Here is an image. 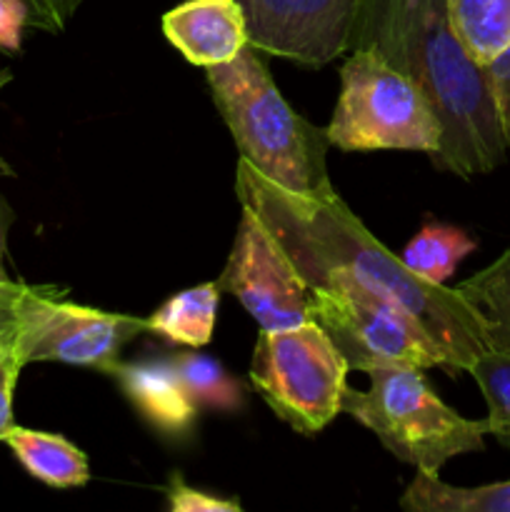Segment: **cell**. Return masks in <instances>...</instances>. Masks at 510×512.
Here are the masks:
<instances>
[{"label":"cell","mask_w":510,"mask_h":512,"mask_svg":"<svg viewBox=\"0 0 510 512\" xmlns=\"http://www.w3.org/2000/svg\"><path fill=\"white\" fill-rule=\"evenodd\" d=\"M235 195L278 240L308 290L343 288L403 310L440 345L453 373H468L488 353L483 325L458 290L428 283L405 268L338 193H293L240 158Z\"/></svg>","instance_id":"1"},{"label":"cell","mask_w":510,"mask_h":512,"mask_svg":"<svg viewBox=\"0 0 510 512\" xmlns=\"http://www.w3.org/2000/svg\"><path fill=\"white\" fill-rule=\"evenodd\" d=\"M355 48L383 53L425 90L443 125L435 168L470 180L503 163L508 143L488 73L455 35L445 0H360Z\"/></svg>","instance_id":"2"},{"label":"cell","mask_w":510,"mask_h":512,"mask_svg":"<svg viewBox=\"0 0 510 512\" xmlns=\"http://www.w3.org/2000/svg\"><path fill=\"white\" fill-rule=\"evenodd\" d=\"M205 78L240 158L293 193H335L325 160L330 148L325 128H315L290 108L253 45L228 63L205 68Z\"/></svg>","instance_id":"3"},{"label":"cell","mask_w":510,"mask_h":512,"mask_svg":"<svg viewBox=\"0 0 510 512\" xmlns=\"http://www.w3.org/2000/svg\"><path fill=\"white\" fill-rule=\"evenodd\" d=\"M370 388H345L343 413L375 433L390 455L440 473L458 455L485 448L488 420H470L440 400L423 368H375Z\"/></svg>","instance_id":"4"},{"label":"cell","mask_w":510,"mask_h":512,"mask_svg":"<svg viewBox=\"0 0 510 512\" xmlns=\"http://www.w3.org/2000/svg\"><path fill=\"white\" fill-rule=\"evenodd\" d=\"M325 135L345 153L413 150L435 158L443 125L408 73L378 50L355 48L340 68V98Z\"/></svg>","instance_id":"5"},{"label":"cell","mask_w":510,"mask_h":512,"mask_svg":"<svg viewBox=\"0 0 510 512\" xmlns=\"http://www.w3.org/2000/svg\"><path fill=\"white\" fill-rule=\"evenodd\" d=\"M140 333H145V318L85 308L55 290L23 283H15L0 313V338L23 365L65 363L110 375L125 345Z\"/></svg>","instance_id":"6"},{"label":"cell","mask_w":510,"mask_h":512,"mask_svg":"<svg viewBox=\"0 0 510 512\" xmlns=\"http://www.w3.org/2000/svg\"><path fill=\"white\" fill-rule=\"evenodd\" d=\"M348 360L313 320L288 330H260L250 383L280 420L315 435L343 413Z\"/></svg>","instance_id":"7"},{"label":"cell","mask_w":510,"mask_h":512,"mask_svg":"<svg viewBox=\"0 0 510 512\" xmlns=\"http://www.w3.org/2000/svg\"><path fill=\"white\" fill-rule=\"evenodd\" d=\"M308 313L348 360L350 370L448 368V358L423 325L383 300L343 288L310 290Z\"/></svg>","instance_id":"8"},{"label":"cell","mask_w":510,"mask_h":512,"mask_svg":"<svg viewBox=\"0 0 510 512\" xmlns=\"http://www.w3.org/2000/svg\"><path fill=\"white\" fill-rule=\"evenodd\" d=\"M215 283L243 305L260 330H288L310 320L308 285L248 208L240 213L228 263Z\"/></svg>","instance_id":"9"},{"label":"cell","mask_w":510,"mask_h":512,"mask_svg":"<svg viewBox=\"0 0 510 512\" xmlns=\"http://www.w3.org/2000/svg\"><path fill=\"white\" fill-rule=\"evenodd\" d=\"M258 53L320 68L350 50L360 0H238Z\"/></svg>","instance_id":"10"},{"label":"cell","mask_w":510,"mask_h":512,"mask_svg":"<svg viewBox=\"0 0 510 512\" xmlns=\"http://www.w3.org/2000/svg\"><path fill=\"white\" fill-rule=\"evenodd\" d=\"M163 33L188 63L210 68L233 60L248 43L238 0H185L163 15Z\"/></svg>","instance_id":"11"},{"label":"cell","mask_w":510,"mask_h":512,"mask_svg":"<svg viewBox=\"0 0 510 512\" xmlns=\"http://www.w3.org/2000/svg\"><path fill=\"white\" fill-rule=\"evenodd\" d=\"M125 398L133 408L168 438H183L193 430L198 405L185 390L178 370L170 358L133 360L118 363L113 373Z\"/></svg>","instance_id":"12"},{"label":"cell","mask_w":510,"mask_h":512,"mask_svg":"<svg viewBox=\"0 0 510 512\" xmlns=\"http://www.w3.org/2000/svg\"><path fill=\"white\" fill-rule=\"evenodd\" d=\"M3 443L13 450L25 473L50 488H83L90 480L88 458L63 435L13 425Z\"/></svg>","instance_id":"13"},{"label":"cell","mask_w":510,"mask_h":512,"mask_svg":"<svg viewBox=\"0 0 510 512\" xmlns=\"http://www.w3.org/2000/svg\"><path fill=\"white\" fill-rule=\"evenodd\" d=\"M220 295L223 290L218 283H200L195 288L180 290L145 318V333L160 335L170 343L188 348H203L213 338Z\"/></svg>","instance_id":"14"},{"label":"cell","mask_w":510,"mask_h":512,"mask_svg":"<svg viewBox=\"0 0 510 512\" xmlns=\"http://www.w3.org/2000/svg\"><path fill=\"white\" fill-rule=\"evenodd\" d=\"M455 290L478 315L488 350L510 355V248Z\"/></svg>","instance_id":"15"},{"label":"cell","mask_w":510,"mask_h":512,"mask_svg":"<svg viewBox=\"0 0 510 512\" xmlns=\"http://www.w3.org/2000/svg\"><path fill=\"white\" fill-rule=\"evenodd\" d=\"M400 508L408 512H510V480L480 488H453L438 473L418 470L400 498Z\"/></svg>","instance_id":"16"},{"label":"cell","mask_w":510,"mask_h":512,"mask_svg":"<svg viewBox=\"0 0 510 512\" xmlns=\"http://www.w3.org/2000/svg\"><path fill=\"white\" fill-rule=\"evenodd\" d=\"M475 245L478 243H475L473 235L465 233L463 228L430 220L410 238L400 260L418 278L435 285H445V280L455 273V268L473 253Z\"/></svg>","instance_id":"17"},{"label":"cell","mask_w":510,"mask_h":512,"mask_svg":"<svg viewBox=\"0 0 510 512\" xmlns=\"http://www.w3.org/2000/svg\"><path fill=\"white\" fill-rule=\"evenodd\" d=\"M455 35L480 65L510 43V0H445Z\"/></svg>","instance_id":"18"},{"label":"cell","mask_w":510,"mask_h":512,"mask_svg":"<svg viewBox=\"0 0 510 512\" xmlns=\"http://www.w3.org/2000/svg\"><path fill=\"white\" fill-rule=\"evenodd\" d=\"M173 365L183 380L185 390L198 408L235 413L245 405V388L215 358L203 353L173 355Z\"/></svg>","instance_id":"19"},{"label":"cell","mask_w":510,"mask_h":512,"mask_svg":"<svg viewBox=\"0 0 510 512\" xmlns=\"http://www.w3.org/2000/svg\"><path fill=\"white\" fill-rule=\"evenodd\" d=\"M468 373L488 405V435L510 448V355L488 350L470 365Z\"/></svg>","instance_id":"20"},{"label":"cell","mask_w":510,"mask_h":512,"mask_svg":"<svg viewBox=\"0 0 510 512\" xmlns=\"http://www.w3.org/2000/svg\"><path fill=\"white\" fill-rule=\"evenodd\" d=\"M165 500L173 512H240L243 505L233 498H218L205 490H195L180 478V473H173L165 490Z\"/></svg>","instance_id":"21"},{"label":"cell","mask_w":510,"mask_h":512,"mask_svg":"<svg viewBox=\"0 0 510 512\" xmlns=\"http://www.w3.org/2000/svg\"><path fill=\"white\" fill-rule=\"evenodd\" d=\"M485 73H488L490 88H493L495 105H498L500 125H503L505 143L510 150V43L485 65Z\"/></svg>","instance_id":"22"},{"label":"cell","mask_w":510,"mask_h":512,"mask_svg":"<svg viewBox=\"0 0 510 512\" xmlns=\"http://www.w3.org/2000/svg\"><path fill=\"white\" fill-rule=\"evenodd\" d=\"M83 0H25L28 5V28L60 33L73 18Z\"/></svg>","instance_id":"23"},{"label":"cell","mask_w":510,"mask_h":512,"mask_svg":"<svg viewBox=\"0 0 510 512\" xmlns=\"http://www.w3.org/2000/svg\"><path fill=\"white\" fill-rule=\"evenodd\" d=\"M23 368L25 365L20 363L15 350L3 340L0 345V440L13 428V393Z\"/></svg>","instance_id":"24"},{"label":"cell","mask_w":510,"mask_h":512,"mask_svg":"<svg viewBox=\"0 0 510 512\" xmlns=\"http://www.w3.org/2000/svg\"><path fill=\"white\" fill-rule=\"evenodd\" d=\"M25 28H28L25 0H0V50L18 53Z\"/></svg>","instance_id":"25"},{"label":"cell","mask_w":510,"mask_h":512,"mask_svg":"<svg viewBox=\"0 0 510 512\" xmlns=\"http://www.w3.org/2000/svg\"><path fill=\"white\" fill-rule=\"evenodd\" d=\"M5 228H3V220H0V313H3L5 303H8L10 293H13L15 283L8 278V273H5Z\"/></svg>","instance_id":"26"},{"label":"cell","mask_w":510,"mask_h":512,"mask_svg":"<svg viewBox=\"0 0 510 512\" xmlns=\"http://www.w3.org/2000/svg\"><path fill=\"white\" fill-rule=\"evenodd\" d=\"M10 80H13V73H10L8 68H3V65H0V90H3L5 85L10 83ZM0 175H10V165L5 163L3 158H0Z\"/></svg>","instance_id":"27"},{"label":"cell","mask_w":510,"mask_h":512,"mask_svg":"<svg viewBox=\"0 0 510 512\" xmlns=\"http://www.w3.org/2000/svg\"><path fill=\"white\" fill-rule=\"evenodd\" d=\"M0 345H3V340H0Z\"/></svg>","instance_id":"28"},{"label":"cell","mask_w":510,"mask_h":512,"mask_svg":"<svg viewBox=\"0 0 510 512\" xmlns=\"http://www.w3.org/2000/svg\"><path fill=\"white\" fill-rule=\"evenodd\" d=\"M0 340H3V338H0Z\"/></svg>","instance_id":"29"}]
</instances>
